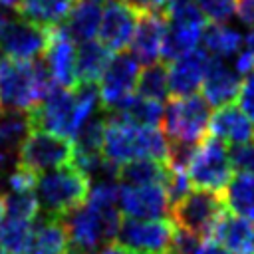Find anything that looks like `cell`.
<instances>
[{"label":"cell","instance_id":"6da1fadb","mask_svg":"<svg viewBox=\"0 0 254 254\" xmlns=\"http://www.w3.org/2000/svg\"><path fill=\"white\" fill-rule=\"evenodd\" d=\"M54 85L42 58L34 62L0 58V111L28 113Z\"/></svg>","mask_w":254,"mask_h":254},{"label":"cell","instance_id":"7a4b0ae2","mask_svg":"<svg viewBox=\"0 0 254 254\" xmlns=\"http://www.w3.org/2000/svg\"><path fill=\"white\" fill-rule=\"evenodd\" d=\"M103 157L113 165H125L135 159H155L167 163V139L157 127L133 125L119 117H105Z\"/></svg>","mask_w":254,"mask_h":254},{"label":"cell","instance_id":"3957f363","mask_svg":"<svg viewBox=\"0 0 254 254\" xmlns=\"http://www.w3.org/2000/svg\"><path fill=\"white\" fill-rule=\"evenodd\" d=\"M89 189V179L71 163L38 175L34 190L42 214L64 218L77 206L85 204Z\"/></svg>","mask_w":254,"mask_h":254},{"label":"cell","instance_id":"277c9868","mask_svg":"<svg viewBox=\"0 0 254 254\" xmlns=\"http://www.w3.org/2000/svg\"><path fill=\"white\" fill-rule=\"evenodd\" d=\"M210 105L202 95L171 97L163 107L161 127L167 141H183L198 145L208 131Z\"/></svg>","mask_w":254,"mask_h":254},{"label":"cell","instance_id":"5b68a950","mask_svg":"<svg viewBox=\"0 0 254 254\" xmlns=\"http://www.w3.org/2000/svg\"><path fill=\"white\" fill-rule=\"evenodd\" d=\"M71 163H73V143L62 135L44 129H30L18 147L16 167L30 171L34 175H42Z\"/></svg>","mask_w":254,"mask_h":254},{"label":"cell","instance_id":"8992f818","mask_svg":"<svg viewBox=\"0 0 254 254\" xmlns=\"http://www.w3.org/2000/svg\"><path fill=\"white\" fill-rule=\"evenodd\" d=\"M187 179L190 187L198 190H210V192H222L228 181L232 179V165L228 159V147L216 139V137H204L189 167H187Z\"/></svg>","mask_w":254,"mask_h":254},{"label":"cell","instance_id":"52a82bcc","mask_svg":"<svg viewBox=\"0 0 254 254\" xmlns=\"http://www.w3.org/2000/svg\"><path fill=\"white\" fill-rule=\"evenodd\" d=\"M224 212V202L218 192L210 190H190L181 200L171 204V222L177 228L189 230L200 238H208L214 222Z\"/></svg>","mask_w":254,"mask_h":254},{"label":"cell","instance_id":"ba28073f","mask_svg":"<svg viewBox=\"0 0 254 254\" xmlns=\"http://www.w3.org/2000/svg\"><path fill=\"white\" fill-rule=\"evenodd\" d=\"M141 65L129 52L113 54L109 65L99 77V109L103 113L115 111L123 101L135 95V85Z\"/></svg>","mask_w":254,"mask_h":254},{"label":"cell","instance_id":"9c48e42d","mask_svg":"<svg viewBox=\"0 0 254 254\" xmlns=\"http://www.w3.org/2000/svg\"><path fill=\"white\" fill-rule=\"evenodd\" d=\"M173 234L175 224L169 218L137 220L123 216L115 240L131 254H167Z\"/></svg>","mask_w":254,"mask_h":254},{"label":"cell","instance_id":"30bf717a","mask_svg":"<svg viewBox=\"0 0 254 254\" xmlns=\"http://www.w3.org/2000/svg\"><path fill=\"white\" fill-rule=\"evenodd\" d=\"M50 28L34 24L22 16L4 20L0 28V52L4 58L18 62H34L44 56Z\"/></svg>","mask_w":254,"mask_h":254},{"label":"cell","instance_id":"8fae6325","mask_svg":"<svg viewBox=\"0 0 254 254\" xmlns=\"http://www.w3.org/2000/svg\"><path fill=\"white\" fill-rule=\"evenodd\" d=\"M139 12L127 2L111 0L105 4L97 28V42L105 46L111 54L125 52L133 40Z\"/></svg>","mask_w":254,"mask_h":254},{"label":"cell","instance_id":"7c38bea8","mask_svg":"<svg viewBox=\"0 0 254 254\" xmlns=\"http://www.w3.org/2000/svg\"><path fill=\"white\" fill-rule=\"evenodd\" d=\"M75 58H77V48L73 40L67 36V32L64 30V26H52L42 60L56 85L65 89H73L77 85Z\"/></svg>","mask_w":254,"mask_h":254},{"label":"cell","instance_id":"4fadbf2b","mask_svg":"<svg viewBox=\"0 0 254 254\" xmlns=\"http://www.w3.org/2000/svg\"><path fill=\"white\" fill-rule=\"evenodd\" d=\"M169 208L171 202L163 185L121 187L119 210L125 218H137V220L169 218Z\"/></svg>","mask_w":254,"mask_h":254},{"label":"cell","instance_id":"5bb4252c","mask_svg":"<svg viewBox=\"0 0 254 254\" xmlns=\"http://www.w3.org/2000/svg\"><path fill=\"white\" fill-rule=\"evenodd\" d=\"M167 30V22L163 10H145L139 12L133 40L129 44V54L143 65H151L161 58L163 36Z\"/></svg>","mask_w":254,"mask_h":254},{"label":"cell","instance_id":"9a60e30c","mask_svg":"<svg viewBox=\"0 0 254 254\" xmlns=\"http://www.w3.org/2000/svg\"><path fill=\"white\" fill-rule=\"evenodd\" d=\"M210 56L196 48L190 54L171 62L167 65L169 73V95L171 97H189L194 95L204 79L206 67H208Z\"/></svg>","mask_w":254,"mask_h":254},{"label":"cell","instance_id":"2e32d148","mask_svg":"<svg viewBox=\"0 0 254 254\" xmlns=\"http://www.w3.org/2000/svg\"><path fill=\"white\" fill-rule=\"evenodd\" d=\"M240 89V75L236 69H230L222 60L210 58L202 85H200V95L206 99L210 107H222L232 103L236 99Z\"/></svg>","mask_w":254,"mask_h":254},{"label":"cell","instance_id":"e0dca14e","mask_svg":"<svg viewBox=\"0 0 254 254\" xmlns=\"http://www.w3.org/2000/svg\"><path fill=\"white\" fill-rule=\"evenodd\" d=\"M206 240L220 244L230 254H254V224L236 214L222 212Z\"/></svg>","mask_w":254,"mask_h":254},{"label":"cell","instance_id":"ac0fdd59","mask_svg":"<svg viewBox=\"0 0 254 254\" xmlns=\"http://www.w3.org/2000/svg\"><path fill=\"white\" fill-rule=\"evenodd\" d=\"M208 131L222 143H248L254 139V123L232 103L218 107L208 121Z\"/></svg>","mask_w":254,"mask_h":254},{"label":"cell","instance_id":"d6986e66","mask_svg":"<svg viewBox=\"0 0 254 254\" xmlns=\"http://www.w3.org/2000/svg\"><path fill=\"white\" fill-rule=\"evenodd\" d=\"M67 246V232L62 218L42 214L36 224H32L28 254H65Z\"/></svg>","mask_w":254,"mask_h":254},{"label":"cell","instance_id":"ffe728a7","mask_svg":"<svg viewBox=\"0 0 254 254\" xmlns=\"http://www.w3.org/2000/svg\"><path fill=\"white\" fill-rule=\"evenodd\" d=\"M171 167L165 161L155 159H135L117 169V183L121 187H145V185H165Z\"/></svg>","mask_w":254,"mask_h":254},{"label":"cell","instance_id":"44dd1931","mask_svg":"<svg viewBox=\"0 0 254 254\" xmlns=\"http://www.w3.org/2000/svg\"><path fill=\"white\" fill-rule=\"evenodd\" d=\"M101 2H91V0H75L69 16L65 18L64 30L73 42H89L97 34L99 20H101Z\"/></svg>","mask_w":254,"mask_h":254},{"label":"cell","instance_id":"7402d4cb","mask_svg":"<svg viewBox=\"0 0 254 254\" xmlns=\"http://www.w3.org/2000/svg\"><path fill=\"white\" fill-rule=\"evenodd\" d=\"M113 54L101 46L97 40H89L79 44L77 58H75V77L77 83H95L103 75L105 67L109 65Z\"/></svg>","mask_w":254,"mask_h":254},{"label":"cell","instance_id":"603a6c76","mask_svg":"<svg viewBox=\"0 0 254 254\" xmlns=\"http://www.w3.org/2000/svg\"><path fill=\"white\" fill-rule=\"evenodd\" d=\"M224 206L246 220H254V175L236 173L220 194Z\"/></svg>","mask_w":254,"mask_h":254},{"label":"cell","instance_id":"cb8c5ba5","mask_svg":"<svg viewBox=\"0 0 254 254\" xmlns=\"http://www.w3.org/2000/svg\"><path fill=\"white\" fill-rule=\"evenodd\" d=\"M75 0H24L16 12L18 16L40 24L44 28L62 26V22L69 16Z\"/></svg>","mask_w":254,"mask_h":254},{"label":"cell","instance_id":"d4e9b609","mask_svg":"<svg viewBox=\"0 0 254 254\" xmlns=\"http://www.w3.org/2000/svg\"><path fill=\"white\" fill-rule=\"evenodd\" d=\"M103 113V111H101ZM105 117H119L125 119L133 125H141V127H157L161 125V117H163V105L139 95H131L127 101H123L115 111L111 113H103Z\"/></svg>","mask_w":254,"mask_h":254},{"label":"cell","instance_id":"484cf974","mask_svg":"<svg viewBox=\"0 0 254 254\" xmlns=\"http://www.w3.org/2000/svg\"><path fill=\"white\" fill-rule=\"evenodd\" d=\"M202 50L210 56V58H218V60H224V58H230L234 56L238 50H240V44H242V36L238 30L234 28H228L224 24H206L204 30H202Z\"/></svg>","mask_w":254,"mask_h":254},{"label":"cell","instance_id":"4316f807","mask_svg":"<svg viewBox=\"0 0 254 254\" xmlns=\"http://www.w3.org/2000/svg\"><path fill=\"white\" fill-rule=\"evenodd\" d=\"M105 115L99 109V115H91L73 135V157H93V155H103V139H105Z\"/></svg>","mask_w":254,"mask_h":254},{"label":"cell","instance_id":"83f0119b","mask_svg":"<svg viewBox=\"0 0 254 254\" xmlns=\"http://www.w3.org/2000/svg\"><path fill=\"white\" fill-rule=\"evenodd\" d=\"M135 95L157 101V103H163L169 97V73H167V65L163 62L145 65L139 71Z\"/></svg>","mask_w":254,"mask_h":254},{"label":"cell","instance_id":"f1b7e54d","mask_svg":"<svg viewBox=\"0 0 254 254\" xmlns=\"http://www.w3.org/2000/svg\"><path fill=\"white\" fill-rule=\"evenodd\" d=\"M32 238V222L6 218L0 224V250L6 254H28Z\"/></svg>","mask_w":254,"mask_h":254},{"label":"cell","instance_id":"f546056e","mask_svg":"<svg viewBox=\"0 0 254 254\" xmlns=\"http://www.w3.org/2000/svg\"><path fill=\"white\" fill-rule=\"evenodd\" d=\"M28 131H30V123L26 113L0 111V153L12 155V151L20 147Z\"/></svg>","mask_w":254,"mask_h":254},{"label":"cell","instance_id":"4dcf8cb0","mask_svg":"<svg viewBox=\"0 0 254 254\" xmlns=\"http://www.w3.org/2000/svg\"><path fill=\"white\" fill-rule=\"evenodd\" d=\"M167 26H177V28H189V30H204L206 20L204 14L196 8L192 0H173L165 10H163Z\"/></svg>","mask_w":254,"mask_h":254},{"label":"cell","instance_id":"1f68e13d","mask_svg":"<svg viewBox=\"0 0 254 254\" xmlns=\"http://www.w3.org/2000/svg\"><path fill=\"white\" fill-rule=\"evenodd\" d=\"M4 212L8 214V218H18V220H30L32 222L40 212L36 190H24V192L8 190L4 194Z\"/></svg>","mask_w":254,"mask_h":254},{"label":"cell","instance_id":"d6a6232c","mask_svg":"<svg viewBox=\"0 0 254 254\" xmlns=\"http://www.w3.org/2000/svg\"><path fill=\"white\" fill-rule=\"evenodd\" d=\"M196 8L214 24H224L236 10V0H192Z\"/></svg>","mask_w":254,"mask_h":254},{"label":"cell","instance_id":"836d02e7","mask_svg":"<svg viewBox=\"0 0 254 254\" xmlns=\"http://www.w3.org/2000/svg\"><path fill=\"white\" fill-rule=\"evenodd\" d=\"M228 159H230L232 171L254 175V139L248 143L232 145L228 149Z\"/></svg>","mask_w":254,"mask_h":254},{"label":"cell","instance_id":"e575fe53","mask_svg":"<svg viewBox=\"0 0 254 254\" xmlns=\"http://www.w3.org/2000/svg\"><path fill=\"white\" fill-rule=\"evenodd\" d=\"M200 244H202L200 236L175 226V234H173V240H171L167 254H194L200 248Z\"/></svg>","mask_w":254,"mask_h":254},{"label":"cell","instance_id":"d590c367","mask_svg":"<svg viewBox=\"0 0 254 254\" xmlns=\"http://www.w3.org/2000/svg\"><path fill=\"white\" fill-rule=\"evenodd\" d=\"M238 109L254 123V71L244 75V81L240 83V89H238Z\"/></svg>","mask_w":254,"mask_h":254},{"label":"cell","instance_id":"8d00e7d4","mask_svg":"<svg viewBox=\"0 0 254 254\" xmlns=\"http://www.w3.org/2000/svg\"><path fill=\"white\" fill-rule=\"evenodd\" d=\"M236 16L238 20L254 30V0H236Z\"/></svg>","mask_w":254,"mask_h":254},{"label":"cell","instance_id":"74e56055","mask_svg":"<svg viewBox=\"0 0 254 254\" xmlns=\"http://www.w3.org/2000/svg\"><path fill=\"white\" fill-rule=\"evenodd\" d=\"M234 69L238 75H248L254 71V54L244 50L236 56V64H234Z\"/></svg>","mask_w":254,"mask_h":254},{"label":"cell","instance_id":"f35d334b","mask_svg":"<svg viewBox=\"0 0 254 254\" xmlns=\"http://www.w3.org/2000/svg\"><path fill=\"white\" fill-rule=\"evenodd\" d=\"M194 254H230V252H228L226 248H222L220 244L206 240V242H202V244H200V248H198Z\"/></svg>","mask_w":254,"mask_h":254},{"label":"cell","instance_id":"ab89813d","mask_svg":"<svg viewBox=\"0 0 254 254\" xmlns=\"http://www.w3.org/2000/svg\"><path fill=\"white\" fill-rule=\"evenodd\" d=\"M95 254H131V252L125 250L123 246H119L117 242H111V244H105L103 248H99Z\"/></svg>","mask_w":254,"mask_h":254},{"label":"cell","instance_id":"60d3db41","mask_svg":"<svg viewBox=\"0 0 254 254\" xmlns=\"http://www.w3.org/2000/svg\"><path fill=\"white\" fill-rule=\"evenodd\" d=\"M173 0H143V4L149 8V10H165Z\"/></svg>","mask_w":254,"mask_h":254},{"label":"cell","instance_id":"b9f144b4","mask_svg":"<svg viewBox=\"0 0 254 254\" xmlns=\"http://www.w3.org/2000/svg\"><path fill=\"white\" fill-rule=\"evenodd\" d=\"M24 0H0V6H6V8H18L20 4H22Z\"/></svg>","mask_w":254,"mask_h":254},{"label":"cell","instance_id":"7bdbcfd3","mask_svg":"<svg viewBox=\"0 0 254 254\" xmlns=\"http://www.w3.org/2000/svg\"><path fill=\"white\" fill-rule=\"evenodd\" d=\"M244 42H246V50L254 54V30H252V32H250V34L244 38Z\"/></svg>","mask_w":254,"mask_h":254},{"label":"cell","instance_id":"ee69618b","mask_svg":"<svg viewBox=\"0 0 254 254\" xmlns=\"http://www.w3.org/2000/svg\"><path fill=\"white\" fill-rule=\"evenodd\" d=\"M2 216H4V194L0 192V224H2Z\"/></svg>","mask_w":254,"mask_h":254},{"label":"cell","instance_id":"f6af8a7d","mask_svg":"<svg viewBox=\"0 0 254 254\" xmlns=\"http://www.w3.org/2000/svg\"><path fill=\"white\" fill-rule=\"evenodd\" d=\"M4 20H6V18H4V14L0 12V28H2V24H4Z\"/></svg>","mask_w":254,"mask_h":254},{"label":"cell","instance_id":"bcb514c9","mask_svg":"<svg viewBox=\"0 0 254 254\" xmlns=\"http://www.w3.org/2000/svg\"><path fill=\"white\" fill-rule=\"evenodd\" d=\"M91 2H103V0H91Z\"/></svg>","mask_w":254,"mask_h":254},{"label":"cell","instance_id":"7dc6e473","mask_svg":"<svg viewBox=\"0 0 254 254\" xmlns=\"http://www.w3.org/2000/svg\"><path fill=\"white\" fill-rule=\"evenodd\" d=\"M0 254H6V252H4V250H0Z\"/></svg>","mask_w":254,"mask_h":254},{"label":"cell","instance_id":"c3c4849f","mask_svg":"<svg viewBox=\"0 0 254 254\" xmlns=\"http://www.w3.org/2000/svg\"><path fill=\"white\" fill-rule=\"evenodd\" d=\"M117 2H127V0H117Z\"/></svg>","mask_w":254,"mask_h":254},{"label":"cell","instance_id":"681fc988","mask_svg":"<svg viewBox=\"0 0 254 254\" xmlns=\"http://www.w3.org/2000/svg\"><path fill=\"white\" fill-rule=\"evenodd\" d=\"M65 254H69V252H65Z\"/></svg>","mask_w":254,"mask_h":254}]
</instances>
